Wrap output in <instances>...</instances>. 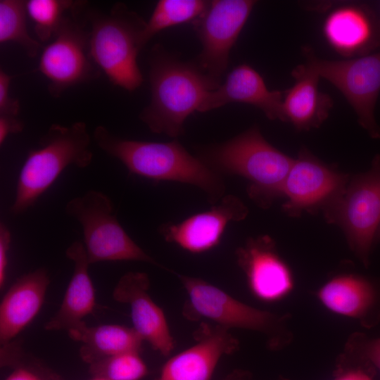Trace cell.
I'll return each mask as SVG.
<instances>
[{
    "instance_id": "1",
    "label": "cell",
    "mask_w": 380,
    "mask_h": 380,
    "mask_svg": "<svg viewBox=\"0 0 380 380\" xmlns=\"http://www.w3.org/2000/svg\"><path fill=\"white\" fill-rule=\"evenodd\" d=\"M96 145L119 160L129 173L154 181H173L203 190L213 203L222 198L224 186L218 172L201 158L190 154L177 140L153 142L126 139L97 126L93 133Z\"/></svg>"
},
{
    "instance_id": "2",
    "label": "cell",
    "mask_w": 380,
    "mask_h": 380,
    "mask_svg": "<svg viewBox=\"0 0 380 380\" xmlns=\"http://www.w3.org/2000/svg\"><path fill=\"white\" fill-rule=\"evenodd\" d=\"M151 101L141 120L156 134L176 138L183 134L186 119L216 85L196 64L182 62L154 47L150 60Z\"/></svg>"
},
{
    "instance_id": "3",
    "label": "cell",
    "mask_w": 380,
    "mask_h": 380,
    "mask_svg": "<svg viewBox=\"0 0 380 380\" xmlns=\"http://www.w3.org/2000/svg\"><path fill=\"white\" fill-rule=\"evenodd\" d=\"M201 159L217 172L248 180L249 196L262 208L282 197L284 184L294 160L270 144L257 126L208 149Z\"/></svg>"
},
{
    "instance_id": "4",
    "label": "cell",
    "mask_w": 380,
    "mask_h": 380,
    "mask_svg": "<svg viewBox=\"0 0 380 380\" xmlns=\"http://www.w3.org/2000/svg\"><path fill=\"white\" fill-rule=\"evenodd\" d=\"M90 144L85 122L52 124L40 139L39 146L27 153L19 173L11 213L18 215L34 205L68 166L87 167L93 159Z\"/></svg>"
},
{
    "instance_id": "5",
    "label": "cell",
    "mask_w": 380,
    "mask_h": 380,
    "mask_svg": "<svg viewBox=\"0 0 380 380\" xmlns=\"http://www.w3.org/2000/svg\"><path fill=\"white\" fill-rule=\"evenodd\" d=\"M89 20V52L94 63L114 85L129 91L139 88L144 79L137 56L146 22L122 3L108 13H91Z\"/></svg>"
},
{
    "instance_id": "6",
    "label": "cell",
    "mask_w": 380,
    "mask_h": 380,
    "mask_svg": "<svg viewBox=\"0 0 380 380\" xmlns=\"http://www.w3.org/2000/svg\"><path fill=\"white\" fill-rule=\"evenodd\" d=\"M179 277L188 296L184 315L189 319L204 318L228 330L236 328L260 332L272 348H279L289 340L286 315L247 305L201 279Z\"/></svg>"
},
{
    "instance_id": "7",
    "label": "cell",
    "mask_w": 380,
    "mask_h": 380,
    "mask_svg": "<svg viewBox=\"0 0 380 380\" xmlns=\"http://www.w3.org/2000/svg\"><path fill=\"white\" fill-rule=\"evenodd\" d=\"M65 211L82 226L89 264L106 261H141L162 267L127 234L113 212L110 198L89 190L70 200Z\"/></svg>"
},
{
    "instance_id": "8",
    "label": "cell",
    "mask_w": 380,
    "mask_h": 380,
    "mask_svg": "<svg viewBox=\"0 0 380 380\" xmlns=\"http://www.w3.org/2000/svg\"><path fill=\"white\" fill-rule=\"evenodd\" d=\"M324 215L342 229L351 250L367 266L380 227V155L368 171L350 178L343 196Z\"/></svg>"
},
{
    "instance_id": "9",
    "label": "cell",
    "mask_w": 380,
    "mask_h": 380,
    "mask_svg": "<svg viewBox=\"0 0 380 380\" xmlns=\"http://www.w3.org/2000/svg\"><path fill=\"white\" fill-rule=\"evenodd\" d=\"M305 65L333 84L355 111L360 125L372 139H380L374 110L380 93V51L342 60L318 58L309 46L303 49Z\"/></svg>"
},
{
    "instance_id": "10",
    "label": "cell",
    "mask_w": 380,
    "mask_h": 380,
    "mask_svg": "<svg viewBox=\"0 0 380 380\" xmlns=\"http://www.w3.org/2000/svg\"><path fill=\"white\" fill-rule=\"evenodd\" d=\"M255 4L253 0L210 1L193 23L202 46L196 64L217 86L227 70L230 51Z\"/></svg>"
},
{
    "instance_id": "11",
    "label": "cell",
    "mask_w": 380,
    "mask_h": 380,
    "mask_svg": "<svg viewBox=\"0 0 380 380\" xmlns=\"http://www.w3.org/2000/svg\"><path fill=\"white\" fill-rule=\"evenodd\" d=\"M349 175L326 165L307 148H302L294 159L282 190L284 211L299 217L303 212L323 213L343 194Z\"/></svg>"
},
{
    "instance_id": "12",
    "label": "cell",
    "mask_w": 380,
    "mask_h": 380,
    "mask_svg": "<svg viewBox=\"0 0 380 380\" xmlns=\"http://www.w3.org/2000/svg\"><path fill=\"white\" fill-rule=\"evenodd\" d=\"M89 32L75 18L65 17L43 50L39 71L49 80L48 90L58 98L68 88L98 76L89 52Z\"/></svg>"
},
{
    "instance_id": "13",
    "label": "cell",
    "mask_w": 380,
    "mask_h": 380,
    "mask_svg": "<svg viewBox=\"0 0 380 380\" xmlns=\"http://www.w3.org/2000/svg\"><path fill=\"white\" fill-rule=\"evenodd\" d=\"M236 255L248 288L257 298L272 303L291 293L292 272L269 236L251 238L236 250Z\"/></svg>"
},
{
    "instance_id": "14",
    "label": "cell",
    "mask_w": 380,
    "mask_h": 380,
    "mask_svg": "<svg viewBox=\"0 0 380 380\" xmlns=\"http://www.w3.org/2000/svg\"><path fill=\"white\" fill-rule=\"evenodd\" d=\"M322 32L327 44L345 58L372 53L380 46V19L363 4L346 3L332 8Z\"/></svg>"
},
{
    "instance_id": "15",
    "label": "cell",
    "mask_w": 380,
    "mask_h": 380,
    "mask_svg": "<svg viewBox=\"0 0 380 380\" xmlns=\"http://www.w3.org/2000/svg\"><path fill=\"white\" fill-rule=\"evenodd\" d=\"M248 208L236 196L227 195L209 210L194 214L177 224H163L165 239L191 253H202L216 247L227 224L246 218Z\"/></svg>"
},
{
    "instance_id": "16",
    "label": "cell",
    "mask_w": 380,
    "mask_h": 380,
    "mask_svg": "<svg viewBox=\"0 0 380 380\" xmlns=\"http://www.w3.org/2000/svg\"><path fill=\"white\" fill-rule=\"evenodd\" d=\"M196 343L170 358L155 380H210L220 360L239 348L228 329L202 323L195 333Z\"/></svg>"
},
{
    "instance_id": "17",
    "label": "cell",
    "mask_w": 380,
    "mask_h": 380,
    "mask_svg": "<svg viewBox=\"0 0 380 380\" xmlns=\"http://www.w3.org/2000/svg\"><path fill=\"white\" fill-rule=\"evenodd\" d=\"M149 286L146 273L129 272L119 279L113 297L129 306L132 328L143 340L161 355H167L173 350L175 341L163 310L148 293Z\"/></svg>"
},
{
    "instance_id": "18",
    "label": "cell",
    "mask_w": 380,
    "mask_h": 380,
    "mask_svg": "<svg viewBox=\"0 0 380 380\" xmlns=\"http://www.w3.org/2000/svg\"><path fill=\"white\" fill-rule=\"evenodd\" d=\"M319 303L338 315L371 328L380 321V281L358 274H341L316 292Z\"/></svg>"
},
{
    "instance_id": "19",
    "label": "cell",
    "mask_w": 380,
    "mask_h": 380,
    "mask_svg": "<svg viewBox=\"0 0 380 380\" xmlns=\"http://www.w3.org/2000/svg\"><path fill=\"white\" fill-rule=\"evenodd\" d=\"M284 91L270 90L262 75L247 63L236 66L223 83L209 91L198 111L206 112L230 103L251 105L272 120L284 121Z\"/></svg>"
},
{
    "instance_id": "20",
    "label": "cell",
    "mask_w": 380,
    "mask_h": 380,
    "mask_svg": "<svg viewBox=\"0 0 380 380\" xmlns=\"http://www.w3.org/2000/svg\"><path fill=\"white\" fill-rule=\"evenodd\" d=\"M50 283L48 272L38 268L19 279L9 288L0 304V342L9 343L37 315Z\"/></svg>"
},
{
    "instance_id": "21",
    "label": "cell",
    "mask_w": 380,
    "mask_h": 380,
    "mask_svg": "<svg viewBox=\"0 0 380 380\" xmlns=\"http://www.w3.org/2000/svg\"><path fill=\"white\" fill-rule=\"evenodd\" d=\"M65 255L73 262V273L58 311L44 324L47 331H68L77 327L93 312L96 304L95 290L89 274L90 264L83 243H72Z\"/></svg>"
},
{
    "instance_id": "22",
    "label": "cell",
    "mask_w": 380,
    "mask_h": 380,
    "mask_svg": "<svg viewBox=\"0 0 380 380\" xmlns=\"http://www.w3.org/2000/svg\"><path fill=\"white\" fill-rule=\"evenodd\" d=\"M291 75L294 84L284 91L283 122H290L298 131L319 127L332 108V99L319 90V77L304 63L294 68Z\"/></svg>"
},
{
    "instance_id": "23",
    "label": "cell",
    "mask_w": 380,
    "mask_h": 380,
    "mask_svg": "<svg viewBox=\"0 0 380 380\" xmlns=\"http://www.w3.org/2000/svg\"><path fill=\"white\" fill-rule=\"evenodd\" d=\"M80 342V355L89 365L128 352H139L143 338L132 327L119 324L87 326L84 322L68 331Z\"/></svg>"
},
{
    "instance_id": "24",
    "label": "cell",
    "mask_w": 380,
    "mask_h": 380,
    "mask_svg": "<svg viewBox=\"0 0 380 380\" xmlns=\"http://www.w3.org/2000/svg\"><path fill=\"white\" fill-rule=\"evenodd\" d=\"M203 0H160L141 32L143 47L159 32L189 22L194 23L209 5Z\"/></svg>"
},
{
    "instance_id": "25",
    "label": "cell",
    "mask_w": 380,
    "mask_h": 380,
    "mask_svg": "<svg viewBox=\"0 0 380 380\" xmlns=\"http://www.w3.org/2000/svg\"><path fill=\"white\" fill-rule=\"evenodd\" d=\"M26 1H0V44L16 43L23 48L30 57L34 58L39 53L41 44L28 32Z\"/></svg>"
},
{
    "instance_id": "26",
    "label": "cell",
    "mask_w": 380,
    "mask_h": 380,
    "mask_svg": "<svg viewBox=\"0 0 380 380\" xmlns=\"http://www.w3.org/2000/svg\"><path fill=\"white\" fill-rule=\"evenodd\" d=\"M82 4L71 0H28L27 15L34 23L36 35L45 42L53 37L65 19V12L76 13Z\"/></svg>"
},
{
    "instance_id": "27",
    "label": "cell",
    "mask_w": 380,
    "mask_h": 380,
    "mask_svg": "<svg viewBox=\"0 0 380 380\" xmlns=\"http://www.w3.org/2000/svg\"><path fill=\"white\" fill-rule=\"evenodd\" d=\"M94 376L108 380H141L148 368L139 352H128L113 355L90 365Z\"/></svg>"
},
{
    "instance_id": "28",
    "label": "cell",
    "mask_w": 380,
    "mask_h": 380,
    "mask_svg": "<svg viewBox=\"0 0 380 380\" xmlns=\"http://www.w3.org/2000/svg\"><path fill=\"white\" fill-rule=\"evenodd\" d=\"M341 360L365 365L380 372V337L369 338L360 333L353 334Z\"/></svg>"
},
{
    "instance_id": "29",
    "label": "cell",
    "mask_w": 380,
    "mask_h": 380,
    "mask_svg": "<svg viewBox=\"0 0 380 380\" xmlns=\"http://www.w3.org/2000/svg\"><path fill=\"white\" fill-rule=\"evenodd\" d=\"M374 370L367 365L339 360L333 380H374Z\"/></svg>"
},
{
    "instance_id": "30",
    "label": "cell",
    "mask_w": 380,
    "mask_h": 380,
    "mask_svg": "<svg viewBox=\"0 0 380 380\" xmlns=\"http://www.w3.org/2000/svg\"><path fill=\"white\" fill-rule=\"evenodd\" d=\"M12 76L0 70V115L17 116L20 110L18 99L10 95Z\"/></svg>"
},
{
    "instance_id": "31",
    "label": "cell",
    "mask_w": 380,
    "mask_h": 380,
    "mask_svg": "<svg viewBox=\"0 0 380 380\" xmlns=\"http://www.w3.org/2000/svg\"><path fill=\"white\" fill-rule=\"evenodd\" d=\"M11 241L9 229L4 224H0V288L4 286L8 262V251Z\"/></svg>"
},
{
    "instance_id": "32",
    "label": "cell",
    "mask_w": 380,
    "mask_h": 380,
    "mask_svg": "<svg viewBox=\"0 0 380 380\" xmlns=\"http://www.w3.org/2000/svg\"><path fill=\"white\" fill-rule=\"evenodd\" d=\"M23 129L24 123L16 116L0 115V145L10 134L20 133Z\"/></svg>"
},
{
    "instance_id": "33",
    "label": "cell",
    "mask_w": 380,
    "mask_h": 380,
    "mask_svg": "<svg viewBox=\"0 0 380 380\" xmlns=\"http://www.w3.org/2000/svg\"><path fill=\"white\" fill-rule=\"evenodd\" d=\"M5 380H42V379L31 370L20 367L13 371Z\"/></svg>"
},
{
    "instance_id": "34",
    "label": "cell",
    "mask_w": 380,
    "mask_h": 380,
    "mask_svg": "<svg viewBox=\"0 0 380 380\" xmlns=\"http://www.w3.org/2000/svg\"><path fill=\"white\" fill-rule=\"evenodd\" d=\"M246 374H239L232 375L229 380H245L246 378Z\"/></svg>"
},
{
    "instance_id": "35",
    "label": "cell",
    "mask_w": 380,
    "mask_h": 380,
    "mask_svg": "<svg viewBox=\"0 0 380 380\" xmlns=\"http://www.w3.org/2000/svg\"><path fill=\"white\" fill-rule=\"evenodd\" d=\"M89 380H108V379L101 376H94V377Z\"/></svg>"
},
{
    "instance_id": "36",
    "label": "cell",
    "mask_w": 380,
    "mask_h": 380,
    "mask_svg": "<svg viewBox=\"0 0 380 380\" xmlns=\"http://www.w3.org/2000/svg\"><path fill=\"white\" fill-rule=\"evenodd\" d=\"M378 241H380V227H379V228L378 229V232H377V234H376V243Z\"/></svg>"
}]
</instances>
